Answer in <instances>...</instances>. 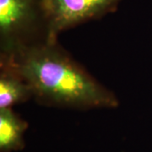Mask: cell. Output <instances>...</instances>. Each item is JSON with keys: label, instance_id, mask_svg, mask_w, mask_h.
I'll return each mask as SVG.
<instances>
[{"label": "cell", "instance_id": "cell-5", "mask_svg": "<svg viewBox=\"0 0 152 152\" xmlns=\"http://www.w3.org/2000/svg\"><path fill=\"white\" fill-rule=\"evenodd\" d=\"M28 124L11 107L0 108V151L13 152L25 146L24 134Z\"/></svg>", "mask_w": 152, "mask_h": 152}, {"label": "cell", "instance_id": "cell-3", "mask_svg": "<svg viewBox=\"0 0 152 152\" xmlns=\"http://www.w3.org/2000/svg\"><path fill=\"white\" fill-rule=\"evenodd\" d=\"M40 0H0V40L2 55L26 45L24 39L35 26Z\"/></svg>", "mask_w": 152, "mask_h": 152}, {"label": "cell", "instance_id": "cell-2", "mask_svg": "<svg viewBox=\"0 0 152 152\" xmlns=\"http://www.w3.org/2000/svg\"><path fill=\"white\" fill-rule=\"evenodd\" d=\"M120 0H40L45 21V42L56 43L58 35L84 22L103 16Z\"/></svg>", "mask_w": 152, "mask_h": 152}, {"label": "cell", "instance_id": "cell-1", "mask_svg": "<svg viewBox=\"0 0 152 152\" xmlns=\"http://www.w3.org/2000/svg\"><path fill=\"white\" fill-rule=\"evenodd\" d=\"M5 62L22 76L39 102L75 109L115 108L113 93L58 47V44H26L9 55Z\"/></svg>", "mask_w": 152, "mask_h": 152}, {"label": "cell", "instance_id": "cell-4", "mask_svg": "<svg viewBox=\"0 0 152 152\" xmlns=\"http://www.w3.org/2000/svg\"><path fill=\"white\" fill-rule=\"evenodd\" d=\"M31 97L32 91L27 82L13 67L1 61L0 108L11 107Z\"/></svg>", "mask_w": 152, "mask_h": 152}]
</instances>
